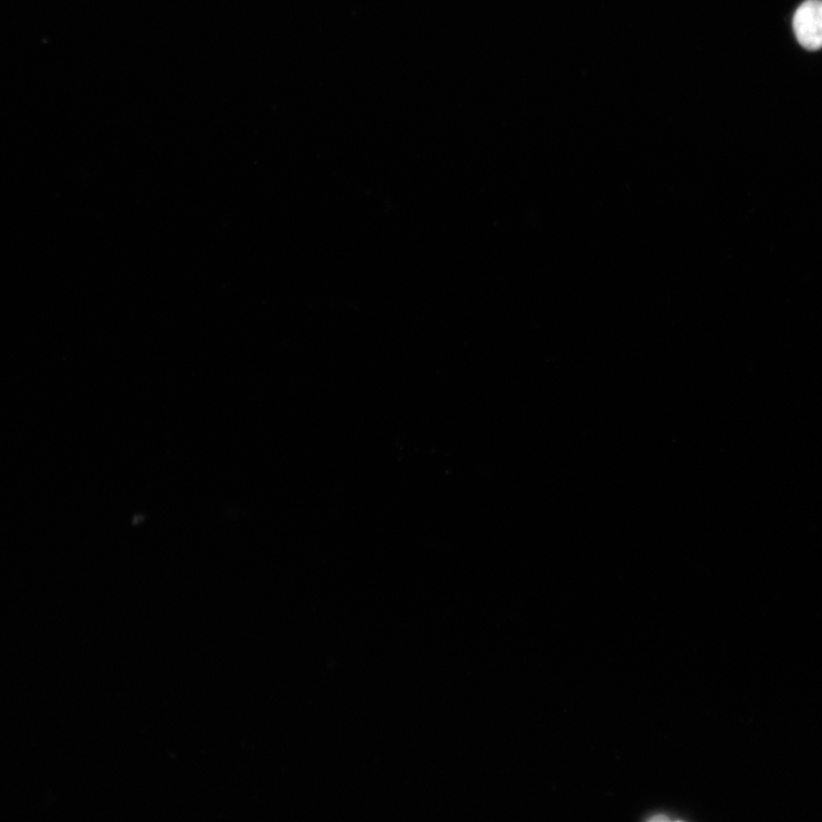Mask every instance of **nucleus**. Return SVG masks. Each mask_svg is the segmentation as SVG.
<instances>
[{
  "label": "nucleus",
  "mask_w": 822,
  "mask_h": 822,
  "mask_svg": "<svg viewBox=\"0 0 822 822\" xmlns=\"http://www.w3.org/2000/svg\"><path fill=\"white\" fill-rule=\"evenodd\" d=\"M794 33L799 46L808 51L822 48V2L807 0L800 5L793 20Z\"/></svg>",
  "instance_id": "f257e3e1"
}]
</instances>
